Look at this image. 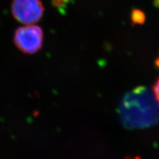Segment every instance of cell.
I'll list each match as a JSON object with an SVG mask.
<instances>
[{
    "label": "cell",
    "mask_w": 159,
    "mask_h": 159,
    "mask_svg": "<svg viewBox=\"0 0 159 159\" xmlns=\"http://www.w3.org/2000/svg\"><path fill=\"white\" fill-rule=\"evenodd\" d=\"M119 115L128 128L148 127L159 120V104L147 88L139 86L123 98Z\"/></svg>",
    "instance_id": "cell-1"
},
{
    "label": "cell",
    "mask_w": 159,
    "mask_h": 159,
    "mask_svg": "<svg viewBox=\"0 0 159 159\" xmlns=\"http://www.w3.org/2000/svg\"><path fill=\"white\" fill-rule=\"evenodd\" d=\"M43 31L35 25H27L18 28L14 34V43L19 50L25 54H34L43 47Z\"/></svg>",
    "instance_id": "cell-2"
},
{
    "label": "cell",
    "mask_w": 159,
    "mask_h": 159,
    "mask_svg": "<svg viewBox=\"0 0 159 159\" xmlns=\"http://www.w3.org/2000/svg\"><path fill=\"white\" fill-rule=\"evenodd\" d=\"M44 8L41 0H13L11 13L17 21L25 25L38 22L43 17Z\"/></svg>",
    "instance_id": "cell-3"
},
{
    "label": "cell",
    "mask_w": 159,
    "mask_h": 159,
    "mask_svg": "<svg viewBox=\"0 0 159 159\" xmlns=\"http://www.w3.org/2000/svg\"><path fill=\"white\" fill-rule=\"evenodd\" d=\"M131 21L134 24H143L145 21V16L139 9H134L131 12Z\"/></svg>",
    "instance_id": "cell-4"
},
{
    "label": "cell",
    "mask_w": 159,
    "mask_h": 159,
    "mask_svg": "<svg viewBox=\"0 0 159 159\" xmlns=\"http://www.w3.org/2000/svg\"><path fill=\"white\" fill-rule=\"evenodd\" d=\"M70 0H52L53 6L59 10H64L65 9Z\"/></svg>",
    "instance_id": "cell-5"
},
{
    "label": "cell",
    "mask_w": 159,
    "mask_h": 159,
    "mask_svg": "<svg viewBox=\"0 0 159 159\" xmlns=\"http://www.w3.org/2000/svg\"><path fill=\"white\" fill-rule=\"evenodd\" d=\"M153 92H154V96H155L157 102L159 104V78L155 82V85H154Z\"/></svg>",
    "instance_id": "cell-6"
},
{
    "label": "cell",
    "mask_w": 159,
    "mask_h": 159,
    "mask_svg": "<svg viewBox=\"0 0 159 159\" xmlns=\"http://www.w3.org/2000/svg\"><path fill=\"white\" fill-rule=\"evenodd\" d=\"M133 159H141V158H139V157H135V158H133Z\"/></svg>",
    "instance_id": "cell-7"
}]
</instances>
